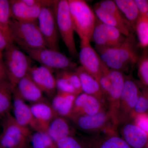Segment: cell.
<instances>
[{
	"mask_svg": "<svg viewBox=\"0 0 148 148\" xmlns=\"http://www.w3.org/2000/svg\"><path fill=\"white\" fill-rule=\"evenodd\" d=\"M98 48L101 60L111 70L120 71L139 60L132 34L126 37L124 42L117 47Z\"/></svg>",
	"mask_w": 148,
	"mask_h": 148,
	"instance_id": "1",
	"label": "cell"
},
{
	"mask_svg": "<svg viewBox=\"0 0 148 148\" xmlns=\"http://www.w3.org/2000/svg\"><path fill=\"white\" fill-rule=\"evenodd\" d=\"M9 27L14 43L23 51L47 47L38 21L22 22L12 18Z\"/></svg>",
	"mask_w": 148,
	"mask_h": 148,
	"instance_id": "2",
	"label": "cell"
},
{
	"mask_svg": "<svg viewBox=\"0 0 148 148\" xmlns=\"http://www.w3.org/2000/svg\"><path fill=\"white\" fill-rule=\"evenodd\" d=\"M3 59L8 78L16 87L19 81L29 74L33 60L14 43L10 45L4 51Z\"/></svg>",
	"mask_w": 148,
	"mask_h": 148,
	"instance_id": "3",
	"label": "cell"
},
{
	"mask_svg": "<svg viewBox=\"0 0 148 148\" xmlns=\"http://www.w3.org/2000/svg\"><path fill=\"white\" fill-rule=\"evenodd\" d=\"M75 32L80 39L91 41L97 23V16L86 2L83 0H68Z\"/></svg>",
	"mask_w": 148,
	"mask_h": 148,
	"instance_id": "4",
	"label": "cell"
},
{
	"mask_svg": "<svg viewBox=\"0 0 148 148\" xmlns=\"http://www.w3.org/2000/svg\"><path fill=\"white\" fill-rule=\"evenodd\" d=\"M2 119L0 148H27L32 134L30 129L19 124L10 112Z\"/></svg>",
	"mask_w": 148,
	"mask_h": 148,
	"instance_id": "5",
	"label": "cell"
},
{
	"mask_svg": "<svg viewBox=\"0 0 148 148\" xmlns=\"http://www.w3.org/2000/svg\"><path fill=\"white\" fill-rule=\"evenodd\" d=\"M59 34L66 46L69 53L73 56L78 55L74 38L73 25L67 0L56 1L53 6Z\"/></svg>",
	"mask_w": 148,
	"mask_h": 148,
	"instance_id": "6",
	"label": "cell"
},
{
	"mask_svg": "<svg viewBox=\"0 0 148 148\" xmlns=\"http://www.w3.org/2000/svg\"><path fill=\"white\" fill-rule=\"evenodd\" d=\"M94 12L99 20L116 28L125 37L134 31L113 1L105 0L98 3L95 6Z\"/></svg>",
	"mask_w": 148,
	"mask_h": 148,
	"instance_id": "7",
	"label": "cell"
},
{
	"mask_svg": "<svg viewBox=\"0 0 148 148\" xmlns=\"http://www.w3.org/2000/svg\"><path fill=\"white\" fill-rule=\"evenodd\" d=\"M24 51L33 61L53 71L73 70L77 68V64L59 51L46 47Z\"/></svg>",
	"mask_w": 148,
	"mask_h": 148,
	"instance_id": "8",
	"label": "cell"
},
{
	"mask_svg": "<svg viewBox=\"0 0 148 148\" xmlns=\"http://www.w3.org/2000/svg\"><path fill=\"white\" fill-rule=\"evenodd\" d=\"M77 126L86 132L116 131L118 124L109 111H103L93 115H80L71 119Z\"/></svg>",
	"mask_w": 148,
	"mask_h": 148,
	"instance_id": "9",
	"label": "cell"
},
{
	"mask_svg": "<svg viewBox=\"0 0 148 148\" xmlns=\"http://www.w3.org/2000/svg\"><path fill=\"white\" fill-rule=\"evenodd\" d=\"M53 6L42 9L38 23L47 47L59 51V33Z\"/></svg>",
	"mask_w": 148,
	"mask_h": 148,
	"instance_id": "10",
	"label": "cell"
},
{
	"mask_svg": "<svg viewBox=\"0 0 148 148\" xmlns=\"http://www.w3.org/2000/svg\"><path fill=\"white\" fill-rule=\"evenodd\" d=\"M107 73L110 81V85L105 95L106 101L108 103L109 112L119 123L120 104L125 78L119 71L109 69Z\"/></svg>",
	"mask_w": 148,
	"mask_h": 148,
	"instance_id": "11",
	"label": "cell"
},
{
	"mask_svg": "<svg viewBox=\"0 0 148 148\" xmlns=\"http://www.w3.org/2000/svg\"><path fill=\"white\" fill-rule=\"evenodd\" d=\"M125 38L116 28L99 20L93 30L91 41L95 43L97 48L115 47L120 45Z\"/></svg>",
	"mask_w": 148,
	"mask_h": 148,
	"instance_id": "12",
	"label": "cell"
},
{
	"mask_svg": "<svg viewBox=\"0 0 148 148\" xmlns=\"http://www.w3.org/2000/svg\"><path fill=\"white\" fill-rule=\"evenodd\" d=\"M79 58L81 66L97 80L106 67L88 40H80Z\"/></svg>",
	"mask_w": 148,
	"mask_h": 148,
	"instance_id": "13",
	"label": "cell"
},
{
	"mask_svg": "<svg viewBox=\"0 0 148 148\" xmlns=\"http://www.w3.org/2000/svg\"><path fill=\"white\" fill-rule=\"evenodd\" d=\"M140 90L138 84L130 78H125L121 98L119 116V124L131 119V116L139 98Z\"/></svg>",
	"mask_w": 148,
	"mask_h": 148,
	"instance_id": "14",
	"label": "cell"
},
{
	"mask_svg": "<svg viewBox=\"0 0 148 148\" xmlns=\"http://www.w3.org/2000/svg\"><path fill=\"white\" fill-rule=\"evenodd\" d=\"M53 71L42 66H33L29 75L43 93L53 98L56 94V79Z\"/></svg>",
	"mask_w": 148,
	"mask_h": 148,
	"instance_id": "15",
	"label": "cell"
},
{
	"mask_svg": "<svg viewBox=\"0 0 148 148\" xmlns=\"http://www.w3.org/2000/svg\"><path fill=\"white\" fill-rule=\"evenodd\" d=\"M12 109L14 117L19 124L36 132H44L34 117L30 106L21 98L15 88L13 92Z\"/></svg>",
	"mask_w": 148,
	"mask_h": 148,
	"instance_id": "16",
	"label": "cell"
},
{
	"mask_svg": "<svg viewBox=\"0 0 148 148\" xmlns=\"http://www.w3.org/2000/svg\"><path fill=\"white\" fill-rule=\"evenodd\" d=\"M130 120L119 123L122 124L120 130L121 138L131 148L146 147L148 143L147 135Z\"/></svg>",
	"mask_w": 148,
	"mask_h": 148,
	"instance_id": "17",
	"label": "cell"
},
{
	"mask_svg": "<svg viewBox=\"0 0 148 148\" xmlns=\"http://www.w3.org/2000/svg\"><path fill=\"white\" fill-rule=\"evenodd\" d=\"M103 111V103L95 97L82 92L76 98L70 119L80 115H93Z\"/></svg>",
	"mask_w": 148,
	"mask_h": 148,
	"instance_id": "18",
	"label": "cell"
},
{
	"mask_svg": "<svg viewBox=\"0 0 148 148\" xmlns=\"http://www.w3.org/2000/svg\"><path fill=\"white\" fill-rule=\"evenodd\" d=\"M10 2L12 18L22 22L38 21L42 8L28 5L22 0H10Z\"/></svg>",
	"mask_w": 148,
	"mask_h": 148,
	"instance_id": "19",
	"label": "cell"
},
{
	"mask_svg": "<svg viewBox=\"0 0 148 148\" xmlns=\"http://www.w3.org/2000/svg\"><path fill=\"white\" fill-rule=\"evenodd\" d=\"M16 90L24 101L32 103L46 101L43 92L37 86L28 74L17 83Z\"/></svg>",
	"mask_w": 148,
	"mask_h": 148,
	"instance_id": "20",
	"label": "cell"
},
{
	"mask_svg": "<svg viewBox=\"0 0 148 148\" xmlns=\"http://www.w3.org/2000/svg\"><path fill=\"white\" fill-rule=\"evenodd\" d=\"M80 81L82 92L93 96L101 103L106 101L101 86L97 80L85 71L81 66L75 69Z\"/></svg>",
	"mask_w": 148,
	"mask_h": 148,
	"instance_id": "21",
	"label": "cell"
},
{
	"mask_svg": "<svg viewBox=\"0 0 148 148\" xmlns=\"http://www.w3.org/2000/svg\"><path fill=\"white\" fill-rule=\"evenodd\" d=\"M34 117L43 131L47 132L51 122L58 116L47 101L32 103L30 106Z\"/></svg>",
	"mask_w": 148,
	"mask_h": 148,
	"instance_id": "22",
	"label": "cell"
},
{
	"mask_svg": "<svg viewBox=\"0 0 148 148\" xmlns=\"http://www.w3.org/2000/svg\"><path fill=\"white\" fill-rule=\"evenodd\" d=\"M86 148H131L116 133H105L84 141Z\"/></svg>",
	"mask_w": 148,
	"mask_h": 148,
	"instance_id": "23",
	"label": "cell"
},
{
	"mask_svg": "<svg viewBox=\"0 0 148 148\" xmlns=\"http://www.w3.org/2000/svg\"><path fill=\"white\" fill-rule=\"evenodd\" d=\"M77 95L57 91L52 98L51 106L58 116L70 118Z\"/></svg>",
	"mask_w": 148,
	"mask_h": 148,
	"instance_id": "24",
	"label": "cell"
},
{
	"mask_svg": "<svg viewBox=\"0 0 148 148\" xmlns=\"http://www.w3.org/2000/svg\"><path fill=\"white\" fill-rule=\"evenodd\" d=\"M47 134L56 143L63 138L73 136V131L66 118L57 116L51 123Z\"/></svg>",
	"mask_w": 148,
	"mask_h": 148,
	"instance_id": "25",
	"label": "cell"
},
{
	"mask_svg": "<svg viewBox=\"0 0 148 148\" xmlns=\"http://www.w3.org/2000/svg\"><path fill=\"white\" fill-rule=\"evenodd\" d=\"M14 87L8 79L0 82V119L12 108Z\"/></svg>",
	"mask_w": 148,
	"mask_h": 148,
	"instance_id": "26",
	"label": "cell"
},
{
	"mask_svg": "<svg viewBox=\"0 0 148 148\" xmlns=\"http://www.w3.org/2000/svg\"><path fill=\"white\" fill-rule=\"evenodd\" d=\"M114 1L135 31L136 23L140 17L135 0H115Z\"/></svg>",
	"mask_w": 148,
	"mask_h": 148,
	"instance_id": "27",
	"label": "cell"
},
{
	"mask_svg": "<svg viewBox=\"0 0 148 148\" xmlns=\"http://www.w3.org/2000/svg\"><path fill=\"white\" fill-rule=\"evenodd\" d=\"M33 148H57L56 143L44 132H36L29 138Z\"/></svg>",
	"mask_w": 148,
	"mask_h": 148,
	"instance_id": "28",
	"label": "cell"
},
{
	"mask_svg": "<svg viewBox=\"0 0 148 148\" xmlns=\"http://www.w3.org/2000/svg\"><path fill=\"white\" fill-rule=\"evenodd\" d=\"M135 31L137 33L139 45L142 48L148 46V18L140 16L136 25Z\"/></svg>",
	"mask_w": 148,
	"mask_h": 148,
	"instance_id": "29",
	"label": "cell"
},
{
	"mask_svg": "<svg viewBox=\"0 0 148 148\" xmlns=\"http://www.w3.org/2000/svg\"><path fill=\"white\" fill-rule=\"evenodd\" d=\"M11 19L10 1L0 0V28L10 34L9 24Z\"/></svg>",
	"mask_w": 148,
	"mask_h": 148,
	"instance_id": "30",
	"label": "cell"
},
{
	"mask_svg": "<svg viewBox=\"0 0 148 148\" xmlns=\"http://www.w3.org/2000/svg\"><path fill=\"white\" fill-rule=\"evenodd\" d=\"M55 77L57 91L71 93L77 96L79 95L71 82L59 72H57Z\"/></svg>",
	"mask_w": 148,
	"mask_h": 148,
	"instance_id": "31",
	"label": "cell"
},
{
	"mask_svg": "<svg viewBox=\"0 0 148 148\" xmlns=\"http://www.w3.org/2000/svg\"><path fill=\"white\" fill-rule=\"evenodd\" d=\"M57 148H86L84 141L73 136L63 138L56 143Z\"/></svg>",
	"mask_w": 148,
	"mask_h": 148,
	"instance_id": "32",
	"label": "cell"
},
{
	"mask_svg": "<svg viewBox=\"0 0 148 148\" xmlns=\"http://www.w3.org/2000/svg\"><path fill=\"white\" fill-rule=\"evenodd\" d=\"M138 75L143 84L148 88V56L141 58L138 67Z\"/></svg>",
	"mask_w": 148,
	"mask_h": 148,
	"instance_id": "33",
	"label": "cell"
},
{
	"mask_svg": "<svg viewBox=\"0 0 148 148\" xmlns=\"http://www.w3.org/2000/svg\"><path fill=\"white\" fill-rule=\"evenodd\" d=\"M144 113H148V104L147 98L141 91L131 116V119L135 115Z\"/></svg>",
	"mask_w": 148,
	"mask_h": 148,
	"instance_id": "34",
	"label": "cell"
},
{
	"mask_svg": "<svg viewBox=\"0 0 148 148\" xmlns=\"http://www.w3.org/2000/svg\"><path fill=\"white\" fill-rule=\"evenodd\" d=\"M132 119L139 128L148 136V113L138 114L132 117Z\"/></svg>",
	"mask_w": 148,
	"mask_h": 148,
	"instance_id": "35",
	"label": "cell"
},
{
	"mask_svg": "<svg viewBox=\"0 0 148 148\" xmlns=\"http://www.w3.org/2000/svg\"><path fill=\"white\" fill-rule=\"evenodd\" d=\"M12 43H14L11 34L0 28V56H3L4 51Z\"/></svg>",
	"mask_w": 148,
	"mask_h": 148,
	"instance_id": "36",
	"label": "cell"
},
{
	"mask_svg": "<svg viewBox=\"0 0 148 148\" xmlns=\"http://www.w3.org/2000/svg\"><path fill=\"white\" fill-rule=\"evenodd\" d=\"M140 16L148 18V0H135Z\"/></svg>",
	"mask_w": 148,
	"mask_h": 148,
	"instance_id": "37",
	"label": "cell"
},
{
	"mask_svg": "<svg viewBox=\"0 0 148 148\" xmlns=\"http://www.w3.org/2000/svg\"><path fill=\"white\" fill-rule=\"evenodd\" d=\"M7 79H8V78L4 65L3 56H0V82Z\"/></svg>",
	"mask_w": 148,
	"mask_h": 148,
	"instance_id": "38",
	"label": "cell"
},
{
	"mask_svg": "<svg viewBox=\"0 0 148 148\" xmlns=\"http://www.w3.org/2000/svg\"><path fill=\"white\" fill-rule=\"evenodd\" d=\"M140 86V88H141V92H143V94L145 96L148 104V88L144 85L143 84H141Z\"/></svg>",
	"mask_w": 148,
	"mask_h": 148,
	"instance_id": "39",
	"label": "cell"
},
{
	"mask_svg": "<svg viewBox=\"0 0 148 148\" xmlns=\"http://www.w3.org/2000/svg\"><path fill=\"white\" fill-rule=\"evenodd\" d=\"M147 147H148V143L147 146Z\"/></svg>",
	"mask_w": 148,
	"mask_h": 148,
	"instance_id": "40",
	"label": "cell"
},
{
	"mask_svg": "<svg viewBox=\"0 0 148 148\" xmlns=\"http://www.w3.org/2000/svg\"></svg>",
	"mask_w": 148,
	"mask_h": 148,
	"instance_id": "41",
	"label": "cell"
}]
</instances>
